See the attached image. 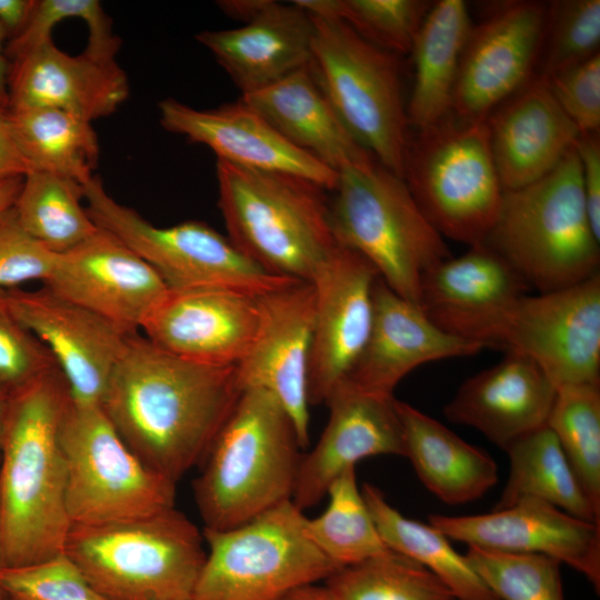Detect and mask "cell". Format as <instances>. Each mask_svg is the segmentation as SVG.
Here are the masks:
<instances>
[{
	"label": "cell",
	"instance_id": "83f0119b",
	"mask_svg": "<svg viewBox=\"0 0 600 600\" xmlns=\"http://www.w3.org/2000/svg\"><path fill=\"white\" fill-rule=\"evenodd\" d=\"M244 103L281 136L337 173L374 159L348 131L306 66L260 90L241 94Z\"/></svg>",
	"mask_w": 600,
	"mask_h": 600
},
{
	"label": "cell",
	"instance_id": "8992f818",
	"mask_svg": "<svg viewBox=\"0 0 600 600\" xmlns=\"http://www.w3.org/2000/svg\"><path fill=\"white\" fill-rule=\"evenodd\" d=\"M332 192L336 244L359 253L391 290L420 306L424 274L451 254L403 178L371 159L338 171Z\"/></svg>",
	"mask_w": 600,
	"mask_h": 600
},
{
	"label": "cell",
	"instance_id": "ba28073f",
	"mask_svg": "<svg viewBox=\"0 0 600 600\" xmlns=\"http://www.w3.org/2000/svg\"><path fill=\"white\" fill-rule=\"evenodd\" d=\"M442 329L533 360L557 389L600 384V273L562 290L522 294Z\"/></svg>",
	"mask_w": 600,
	"mask_h": 600
},
{
	"label": "cell",
	"instance_id": "c3c4849f",
	"mask_svg": "<svg viewBox=\"0 0 600 600\" xmlns=\"http://www.w3.org/2000/svg\"><path fill=\"white\" fill-rule=\"evenodd\" d=\"M29 172L13 132L10 110L0 104V182Z\"/></svg>",
	"mask_w": 600,
	"mask_h": 600
},
{
	"label": "cell",
	"instance_id": "7c38bea8",
	"mask_svg": "<svg viewBox=\"0 0 600 600\" xmlns=\"http://www.w3.org/2000/svg\"><path fill=\"white\" fill-rule=\"evenodd\" d=\"M304 519L289 500L241 526L203 529L208 552L189 600H277L324 581L338 568L307 538Z\"/></svg>",
	"mask_w": 600,
	"mask_h": 600
},
{
	"label": "cell",
	"instance_id": "4fadbf2b",
	"mask_svg": "<svg viewBox=\"0 0 600 600\" xmlns=\"http://www.w3.org/2000/svg\"><path fill=\"white\" fill-rule=\"evenodd\" d=\"M81 186L97 227L132 249L168 288L214 287L263 296L299 282L269 273L203 221L157 227L114 200L99 177Z\"/></svg>",
	"mask_w": 600,
	"mask_h": 600
},
{
	"label": "cell",
	"instance_id": "7dc6e473",
	"mask_svg": "<svg viewBox=\"0 0 600 600\" xmlns=\"http://www.w3.org/2000/svg\"><path fill=\"white\" fill-rule=\"evenodd\" d=\"M580 162L581 187L588 217L600 239V139L599 133H580L574 143Z\"/></svg>",
	"mask_w": 600,
	"mask_h": 600
},
{
	"label": "cell",
	"instance_id": "7a4b0ae2",
	"mask_svg": "<svg viewBox=\"0 0 600 600\" xmlns=\"http://www.w3.org/2000/svg\"><path fill=\"white\" fill-rule=\"evenodd\" d=\"M69 399L58 368L9 392L0 441L2 567L64 551L71 522L60 427Z\"/></svg>",
	"mask_w": 600,
	"mask_h": 600
},
{
	"label": "cell",
	"instance_id": "11a10c76",
	"mask_svg": "<svg viewBox=\"0 0 600 600\" xmlns=\"http://www.w3.org/2000/svg\"><path fill=\"white\" fill-rule=\"evenodd\" d=\"M9 392L0 384V441Z\"/></svg>",
	"mask_w": 600,
	"mask_h": 600
},
{
	"label": "cell",
	"instance_id": "836d02e7",
	"mask_svg": "<svg viewBox=\"0 0 600 600\" xmlns=\"http://www.w3.org/2000/svg\"><path fill=\"white\" fill-rule=\"evenodd\" d=\"M10 117L29 172H50L80 184L94 176L99 143L90 121L53 108L10 110Z\"/></svg>",
	"mask_w": 600,
	"mask_h": 600
},
{
	"label": "cell",
	"instance_id": "cb8c5ba5",
	"mask_svg": "<svg viewBox=\"0 0 600 600\" xmlns=\"http://www.w3.org/2000/svg\"><path fill=\"white\" fill-rule=\"evenodd\" d=\"M9 110L53 108L90 122L113 113L129 96V80L114 60L71 56L52 38L12 60Z\"/></svg>",
	"mask_w": 600,
	"mask_h": 600
},
{
	"label": "cell",
	"instance_id": "e0dca14e",
	"mask_svg": "<svg viewBox=\"0 0 600 600\" xmlns=\"http://www.w3.org/2000/svg\"><path fill=\"white\" fill-rule=\"evenodd\" d=\"M260 297L214 287L169 288L140 330L174 357L208 366H237L257 338Z\"/></svg>",
	"mask_w": 600,
	"mask_h": 600
},
{
	"label": "cell",
	"instance_id": "f1b7e54d",
	"mask_svg": "<svg viewBox=\"0 0 600 600\" xmlns=\"http://www.w3.org/2000/svg\"><path fill=\"white\" fill-rule=\"evenodd\" d=\"M404 457L423 486L441 501L464 504L482 498L498 481V466L438 420L396 399Z\"/></svg>",
	"mask_w": 600,
	"mask_h": 600
},
{
	"label": "cell",
	"instance_id": "681fc988",
	"mask_svg": "<svg viewBox=\"0 0 600 600\" xmlns=\"http://www.w3.org/2000/svg\"><path fill=\"white\" fill-rule=\"evenodd\" d=\"M36 0H0V23L7 34L16 37L28 23Z\"/></svg>",
	"mask_w": 600,
	"mask_h": 600
},
{
	"label": "cell",
	"instance_id": "484cf974",
	"mask_svg": "<svg viewBox=\"0 0 600 600\" xmlns=\"http://www.w3.org/2000/svg\"><path fill=\"white\" fill-rule=\"evenodd\" d=\"M557 387L533 360L507 353L501 362L467 379L446 404V417L480 431L506 450L547 426Z\"/></svg>",
	"mask_w": 600,
	"mask_h": 600
},
{
	"label": "cell",
	"instance_id": "7402d4cb",
	"mask_svg": "<svg viewBox=\"0 0 600 600\" xmlns=\"http://www.w3.org/2000/svg\"><path fill=\"white\" fill-rule=\"evenodd\" d=\"M164 130L210 148L218 160L253 170L306 179L333 191L338 173L281 136L241 99L200 110L174 99L159 102Z\"/></svg>",
	"mask_w": 600,
	"mask_h": 600
},
{
	"label": "cell",
	"instance_id": "603a6c76",
	"mask_svg": "<svg viewBox=\"0 0 600 600\" xmlns=\"http://www.w3.org/2000/svg\"><path fill=\"white\" fill-rule=\"evenodd\" d=\"M484 346L438 327L422 308L391 290L379 277L373 287V317L366 346L346 380L361 389L393 394L417 367L468 357Z\"/></svg>",
	"mask_w": 600,
	"mask_h": 600
},
{
	"label": "cell",
	"instance_id": "44dd1931",
	"mask_svg": "<svg viewBox=\"0 0 600 600\" xmlns=\"http://www.w3.org/2000/svg\"><path fill=\"white\" fill-rule=\"evenodd\" d=\"M324 404L329 420L313 449L301 457L291 499L301 511L320 502L332 481L362 459L404 457L393 394L371 392L344 380Z\"/></svg>",
	"mask_w": 600,
	"mask_h": 600
},
{
	"label": "cell",
	"instance_id": "2e32d148",
	"mask_svg": "<svg viewBox=\"0 0 600 600\" xmlns=\"http://www.w3.org/2000/svg\"><path fill=\"white\" fill-rule=\"evenodd\" d=\"M14 317L46 346L71 399L101 403L130 333L46 287L4 289Z\"/></svg>",
	"mask_w": 600,
	"mask_h": 600
},
{
	"label": "cell",
	"instance_id": "6da1fadb",
	"mask_svg": "<svg viewBox=\"0 0 600 600\" xmlns=\"http://www.w3.org/2000/svg\"><path fill=\"white\" fill-rule=\"evenodd\" d=\"M241 392L236 366L191 362L134 333L100 404L128 447L177 482L203 460Z\"/></svg>",
	"mask_w": 600,
	"mask_h": 600
},
{
	"label": "cell",
	"instance_id": "bcb514c9",
	"mask_svg": "<svg viewBox=\"0 0 600 600\" xmlns=\"http://www.w3.org/2000/svg\"><path fill=\"white\" fill-rule=\"evenodd\" d=\"M542 78L560 108L580 133H599L600 53Z\"/></svg>",
	"mask_w": 600,
	"mask_h": 600
},
{
	"label": "cell",
	"instance_id": "d6a6232c",
	"mask_svg": "<svg viewBox=\"0 0 600 600\" xmlns=\"http://www.w3.org/2000/svg\"><path fill=\"white\" fill-rule=\"evenodd\" d=\"M504 451L510 459V474L493 509L507 508L522 498H534L579 519L600 523V513L590 503L558 439L547 426L517 440Z\"/></svg>",
	"mask_w": 600,
	"mask_h": 600
},
{
	"label": "cell",
	"instance_id": "9f6ffc18",
	"mask_svg": "<svg viewBox=\"0 0 600 600\" xmlns=\"http://www.w3.org/2000/svg\"><path fill=\"white\" fill-rule=\"evenodd\" d=\"M1 568H2V556H1V547H0V570H1ZM2 594H3V593H2V591H1V589H0V600H1V596H2Z\"/></svg>",
	"mask_w": 600,
	"mask_h": 600
},
{
	"label": "cell",
	"instance_id": "5b68a950",
	"mask_svg": "<svg viewBox=\"0 0 600 600\" xmlns=\"http://www.w3.org/2000/svg\"><path fill=\"white\" fill-rule=\"evenodd\" d=\"M218 207L229 239L271 274L310 281L337 246L319 186L217 160Z\"/></svg>",
	"mask_w": 600,
	"mask_h": 600
},
{
	"label": "cell",
	"instance_id": "d6986e66",
	"mask_svg": "<svg viewBox=\"0 0 600 600\" xmlns=\"http://www.w3.org/2000/svg\"><path fill=\"white\" fill-rule=\"evenodd\" d=\"M257 338L236 366L241 391L263 389L282 404L294 423L301 448L309 443L308 371L314 319V289L299 281L260 297Z\"/></svg>",
	"mask_w": 600,
	"mask_h": 600
},
{
	"label": "cell",
	"instance_id": "60d3db41",
	"mask_svg": "<svg viewBox=\"0 0 600 600\" xmlns=\"http://www.w3.org/2000/svg\"><path fill=\"white\" fill-rule=\"evenodd\" d=\"M600 44V0H563L549 4L540 52L541 77L581 63Z\"/></svg>",
	"mask_w": 600,
	"mask_h": 600
},
{
	"label": "cell",
	"instance_id": "f6af8a7d",
	"mask_svg": "<svg viewBox=\"0 0 600 600\" xmlns=\"http://www.w3.org/2000/svg\"><path fill=\"white\" fill-rule=\"evenodd\" d=\"M57 258L21 227L13 208L0 218V289L32 280L47 282Z\"/></svg>",
	"mask_w": 600,
	"mask_h": 600
},
{
	"label": "cell",
	"instance_id": "8fae6325",
	"mask_svg": "<svg viewBox=\"0 0 600 600\" xmlns=\"http://www.w3.org/2000/svg\"><path fill=\"white\" fill-rule=\"evenodd\" d=\"M72 524H100L174 508L176 482L147 466L99 403L69 399L60 427Z\"/></svg>",
	"mask_w": 600,
	"mask_h": 600
},
{
	"label": "cell",
	"instance_id": "d590c367",
	"mask_svg": "<svg viewBox=\"0 0 600 600\" xmlns=\"http://www.w3.org/2000/svg\"><path fill=\"white\" fill-rule=\"evenodd\" d=\"M329 502L318 517H306L303 532L338 569L384 554L383 542L357 482L356 467L329 486Z\"/></svg>",
	"mask_w": 600,
	"mask_h": 600
},
{
	"label": "cell",
	"instance_id": "ab89813d",
	"mask_svg": "<svg viewBox=\"0 0 600 600\" xmlns=\"http://www.w3.org/2000/svg\"><path fill=\"white\" fill-rule=\"evenodd\" d=\"M464 556L499 600H564L561 563L553 558L472 546Z\"/></svg>",
	"mask_w": 600,
	"mask_h": 600
},
{
	"label": "cell",
	"instance_id": "3957f363",
	"mask_svg": "<svg viewBox=\"0 0 600 600\" xmlns=\"http://www.w3.org/2000/svg\"><path fill=\"white\" fill-rule=\"evenodd\" d=\"M300 449L277 398L263 389L243 390L193 482L204 529L228 530L291 500Z\"/></svg>",
	"mask_w": 600,
	"mask_h": 600
},
{
	"label": "cell",
	"instance_id": "ac0fdd59",
	"mask_svg": "<svg viewBox=\"0 0 600 600\" xmlns=\"http://www.w3.org/2000/svg\"><path fill=\"white\" fill-rule=\"evenodd\" d=\"M428 522L450 540L513 553L542 554L580 572L600 592V523L539 499L522 498L489 513H432Z\"/></svg>",
	"mask_w": 600,
	"mask_h": 600
},
{
	"label": "cell",
	"instance_id": "ffe728a7",
	"mask_svg": "<svg viewBox=\"0 0 600 600\" xmlns=\"http://www.w3.org/2000/svg\"><path fill=\"white\" fill-rule=\"evenodd\" d=\"M43 284L130 333H138L169 289L150 264L100 228L79 246L58 253Z\"/></svg>",
	"mask_w": 600,
	"mask_h": 600
},
{
	"label": "cell",
	"instance_id": "b9f144b4",
	"mask_svg": "<svg viewBox=\"0 0 600 600\" xmlns=\"http://www.w3.org/2000/svg\"><path fill=\"white\" fill-rule=\"evenodd\" d=\"M70 18L81 19L87 23L89 37L84 53L114 60L121 40L113 32L111 18L97 0H36L28 23L8 42L7 58L14 60L52 38L54 26Z\"/></svg>",
	"mask_w": 600,
	"mask_h": 600
},
{
	"label": "cell",
	"instance_id": "52a82bcc",
	"mask_svg": "<svg viewBox=\"0 0 600 600\" xmlns=\"http://www.w3.org/2000/svg\"><path fill=\"white\" fill-rule=\"evenodd\" d=\"M203 533L176 508L131 520L72 524L64 552L108 600H189Z\"/></svg>",
	"mask_w": 600,
	"mask_h": 600
},
{
	"label": "cell",
	"instance_id": "6f0895ef",
	"mask_svg": "<svg viewBox=\"0 0 600 600\" xmlns=\"http://www.w3.org/2000/svg\"><path fill=\"white\" fill-rule=\"evenodd\" d=\"M9 600H12V599H9Z\"/></svg>",
	"mask_w": 600,
	"mask_h": 600
},
{
	"label": "cell",
	"instance_id": "db71d44e",
	"mask_svg": "<svg viewBox=\"0 0 600 600\" xmlns=\"http://www.w3.org/2000/svg\"><path fill=\"white\" fill-rule=\"evenodd\" d=\"M7 33L0 23V104L9 108V91H8V78L9 66L6 56V48L3 47Z\"/></svg>",
	"mask_w": 600,
	"mask_h": 600
},
{
	"label": "cell",
	"instance_id": "4316f807",
	"mask_svg": "<svg viewBox=\"0 0 600 600\" xmlns=\"http://www.w3.org/2000/svg\"><path fill=\"white\" fill-rule=\"evenodd\" d=\"M313 22L293 1L267 0L244 26L196 36L242 94L266 88L310 64Z\"/></svg>",
	"mask_w": 600,
	"mask_h": 600
},
{
	"label": "cell",
	"instance_id": "7bdbcfd3",
	"mask_svg": "<svg viewBox=\"0 0 600 600\" xmlns=\"http://www.w3.org/2000/svg\"><path fill=\"white\" fill-rule=\"evenodd\" d=\"M0 589L12 600H108L64 551L37 562L2 567Z\"/></svg>",
	"mask_w": 600,
	"mask_h": 600
},
{
	"label": "cell",
	"instance_id": "f907efd6",
	"mask_svg": "<svg viewBox=\"0 0 600 600\" xmlns=\"http://www.w3.org/2000/svg\"><path fill=\"white\" fill-rule=\"evenodd\" d=\"M267 0H227L219 1L223 12L241 21H250L263 7Z\"/></svg>",
	"mask_w": 600,
	"mask_h": 600
},
{
	"label": "cell",
	"instance_id": "74e56055",
	"mask_svg": "<svg viewBox=\"0 0 600 600\" xmlns=\"http://www.w3.org/2000/svg\"><path fill=\"white\" fill-rule=\"evenodd\" d=\"M324 586L334 600H456L433 573L391 550L336 570Z\"/></svg>",
	"mask_w": 600,
	"mask_h": 600
},
{
	"label": "cell",
	"instance_id": "5bb4252c",
	"mask_svg": "<svg viewBox=\"0 0 600 600\" xmlns=\"http://www.w3.org/2000/svg\"><path fill=\"white\" fill-rule=\"evenodd\" d=\"M549 4L512 0L492 7L472 24L463 48L452 113L482 120L534 74L543 43Z\"/></svg>",
	"mask_w": 600,
	"mask_h": 600
},
{
	"label": "cell",
	"instance_id": "277c9868",
	"mask_svg": "<svg viewBox=\"0 0 600 600\" xmlns=\"http://www.w3.org/2000/svg\"><path fill=\"white\" fill-rule=\"evenodd\" d=\"M483 243L538 293L562 290L599 273L600 239L588 217L574 147L541 179L504 191Z\"/></svg>",
	"mask_w": 600,
	"mask_h": 600
},
{
	"label": "cell",
	"instance_id": "1f68e13d",
	"mask_svg": "<svg viewBox=\"0 0 600 600\" xmlns=\"http://www.w3.org/2000/svg\"><path fill=\"white\" fill-rule=\"evenodd\" d=\"M362 496L386 546L433 573L456 600H499L450 539L430 523L404 517L371 483Z\"/></svg>",
	"mask_w": 600,
	"mask_h": 600
},
{
	"label": "cell",
	"instance_id": "30bf717a",
	"mask_svg": "<svg viewBox=\"0 0 600 600\" xmlns=\"http://www.w3.org/2000/svg\"><path fill=\"white\" fill-rule=\"evenodd\" d=\"M310 17L309 66L322 92L352 137L380 164L403 178L409 121L396 54L339 19Z\"/></svg>",
	"mask_w": 600,
	"mask_h": 600
},
{
	"label": "cell",
	"instance_id": "8d00e7d4",
	"mask_svg": "<svg viewBox=\"0 0 600 600\" xmlns=\"http://www.w3.org/2000/svg\"><path fill=\"white\" fill-rule=\"evenodd\" d=\"M547 427L558 439L590 503L600 513V384L559 387Z\"/></svg>",
	"mask_w": 600,
	"mask_h": 600
},
{
	"label": "cell",
	"instance_id": "4dcf8cb0",
	"mask_svg": "<svg viewBox=\"0 0 600 600\" xmlns=\"http://www.w3.org/2000/svg\"><path fill=\"white\" fill-rule=\"evenodd\" d=\"M528 289L501 256L480 243L442 260L424 274L420 307L442 329L453 320L502 306Z\"/></svg>",
	"mask_w": 600,
	"mask_h": 600
},
{
	"label": "cell",
	"instance_id": "9c48e42d",
	"mask_svg": "<svg viewBox=\"0 0 600 600\" xmlns=\"http://www.w3.org/2000/svg\"><path fill=\"white\" fill-rule=\"evenodd\" d=\"M403 180L442 237L470 247L483 243L504 193L487 119L466 120L451 113L419 130L409 142Z\"/></svg>",
	"mask_w": 600,
	"mask_h": 600
},
{
	"label": "cell",
	"instance_id": "816d5d0a",
	"mask_svg": "<svg viewBox=\"0 0 600 600\" xmlns=\"http://www.w3.org/2000/svg\"><path fill=\"white\" fill-rule=\"evenodd\" d=\"M277 600H334L328 588L323 584L307 583L296 587Z\"/></svg>",
	"mask_w": 600,
	"mask_h": 600
},
{
	"label": "cell",
	"instance_id": "f35d334b",
	"mask_svg": "<svg viewBox=\"0 0 600 600\" xmlns=\"http://www.w3.org/2000/svg\"><path fill=\"white\" fill-rule=\"evenodd\" d=\"M310 14L336 18L393 54L411 52L433 2L426 0H296Z\"/></svg>",
	"mask_w": 600,
	"mask_h": 600
},
{
	"label": "cell",
	"instance_id": "e575fe53",
	"mask_svg": "<svg viewBox=\"0 0 600 600\" xmlns=\"http://www.w3.org/2000/svg\"><path fill=\"white\" fill-rule=\"evenodd\" d=\"M82 186L63 176L31 171L13 207L21 227L54 253L79 246L99 228L81 204Z\"/></svg>",
	"mask_w": 600,
	"mask_h": 600
},
{
	"label": "cell",
	"instance_id": "f546056e",
	"mask_svg": "<svg viewBox=\"0 0 600 600\" xmlns=\"http://www.w3.org/2000/svg\"><path fill=\"white\" fill-rule=\"evenodd\" d=\"M472 23L463 0L433 2L414 39V81L407 104L409 126L432 127L452 113L461 54Z\"/></svg>",
	"mask_w": 600,
	"mask_h": 600
},
{
	"label": "cell",
	"instance_id": "f5cc1de1",
	"mask_svg": "<svg viewBox=\"0 0 600 600\" xmlns=\"http://www.w3.org/2000/svg\"><path fill=\"white\" fill-rule=\"evenodd\" d=\"M23 177L11 178L0 182V218L10 211L18 199Z\"/></svg>",
	"mask_w": 600,
	"mask_h": 600
},
{
	"label": "cell",
	"instance_id": "d4e9b609",
	"mask_svg": "<svg viewBox=\"0 0 600 600\" xmlns=\"http://www.w3.org/2000/svg\"><path fill=\"white\" fill-rule=\"evenodd\" d=\"M487 126L504 191L544 177L580 136L539 74L499 104L487 117Z\"/></svg>",
	"mask_w": 600,
	"mask_h": 600
},
{
	"label": "cell",
	"instance_id": "ee69618b",
	"mask_svg": "<svg viewBox=\"0 0 600 600\" xmlns=\"http://www.w3.org/2000/svg\"><path fill=\"white\" fill-rule=\"evenodd\" d=\"M53 368L49 350L14 317L0 289V384L11 392Z\"/></svg>",
	"mask_w": 600,
	"mask_h": 600
},
{
	"label": "cell",
	"instance_id": "9a60e30c",
	"mask_svg": "<svg viewBox=\"0 0 600 600\" xmlns=\"http://www.w3.org/2000/svg\"><path fill=\"white\" fill-rule=\"evenodd\" d=\"M377 278L363 257L338 244L311 277L316 301L308 371L310 406L324 403L359 359L371 329Z\"/></svg>",
	"mask_w": 600,
	"mask_h": 600
}]
</instances>
